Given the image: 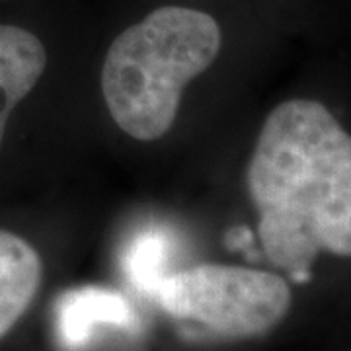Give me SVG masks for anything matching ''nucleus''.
Segmentation results:
<instances>
[{
  "instance_id": "obj_1",
  "label": "nucleus",
  "mask_w": 351,
  "mask_h": 351,
  "mask_svg": "<svg viewBox=\"0 0 351 351\" xmlns=\"http://www.w3.org/2000/svg\"><path fill=\"white\" fill-rule=\"evenodd\" d=\"M246 184L267 260L295 283L320 254L351 258V135L324 104H279L252 152Z\"/></svg>"
},
{
  "instance_id": "obj_2",
  "label": "nucleus",
  "mask_w": 351,
  "mask_h": 351,
  "mask_svg": "<svg viewBox=\"0 0 351 351\" xmlns=\"http://www.w3.org/2000/svg\"><path fill=\"white\" fill-rule=\"evenodd\" d=\"M223 36L213 16L164 6L127 27L108 49L101 94L112 119L137 141L174 125L182 92L215 63Z\"/></svg>"
},
{
  "instance_id": "obj_3",
  "label": "nucleus",
  "mask_w": 351,
  "mask_h": 351,
  "mask_svg": "<svg viewBox=\"0 0 351 351\" xmlns=\"http://www.w3.org/2000/svg\"><path fill=\"white\" fill-rule=\"evenodd\" d=\"M164 313L223 341L262 338L291 311L293 293L277 274L203 263L164 277L156 291Z\"/></svg>"
},
{
  "instance_id": "obj_4",
  "label": "nucleus",
  "mask_w": 351,
  "mask_h": 351,
  "mask_svg": "<svg viewBox=\"0 0 351 351\" xmlns=\"http://www.w3.org/2000/svg\"><path fill=\"white\" fill-rule=\"evenodd\" d=\"M135 311L123 295L104 287L66 291L57 302V332L66 350H82L101 324L129 328Z\"/></svg>"
},
{
  "instance_id": "obj_5",
  "label": "nucleus",
  "mask_w": 351,
  "mask_h": 351,
  "mask_svg": "<svg viewBox=\"0 0 351 351\" xmlns=\"http://www.w3.org/2000/svg\"><path fill=\"white\" fill-rule=\"evenodd\" d=\"M43 281L39 252L22 237L0 228V339L24 318Z\"/></svg>"
},
{
  "instance_id": "obj_6",
  "label": "nucleus",
  "mask_w": 351,
  "mask_h": 351,
  "mask_svg": "<svg viewBox=\"0 0 351 351\" xmlns=\"http://www.w3.org/2000/svg\"><path fill=\"white\" fill-rule=\"evenodd\" d=\"M47 66L41 39L18 25H0V147L14 108L36 88Z\"/></svg>"
},
{
  "instance_id": "obj_7",
  "label": "nucleus",
  "mask_w": 351,
  "mask_h": 351,
  "mask_svg": "<svg viewBox=\"0 0 351 351\" xmlns=\"http://www.w3.org/2000/svg\"><path fill=\"white\" fill-rule=\"evenodd\" d=\"M166 240L160 234H143L133 240L127 252V276L141 291L154 293L164 281Z\"/></svg>"
}]
</instances>
